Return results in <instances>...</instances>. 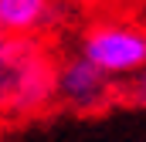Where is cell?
Segmentation results:
<instances>
[{
  "label": "cell",
  "instance_id": "2",
  "mask_svg": "<svg viewBox=\"0 0 146 142\" xmlns=\"http://www.w3.org/2000/svg\"><path fill=\"white\" fill-rule=\"evenodd\" d=\"M78 51L115 81H129L146 68V24L126 17L95 20L82 31Z\"/></svg>",
  "mask_w": 146,
  "mask_h": 142
},
{
  "label": "cell",
  "instance_id": "3",
  "mask_svg": "<svg viewBox=\"0 0 146 142\" xmlns=\"http://www.w3.org/2000/svg\"><path fill=\"white\" fill-rule=\"evenodd\" d=\"M119 95V81L92 64L82 51L54 61V102L72 112H102Z\"/></svg>",
  "mask_w": 146,
  "mask_h": 142
},
{
  "label": "cell",
  "instance_id": "4",
  "mask_svg": "<svg viewBox=\"0 0 146 142\" xmlns=\"http://www.w3.org/2000/svg\"><path fill=\"white\" fill-rule=\"evenodd\" d=\"M58 20V0H0V27L7 37H37Z\"/></svg>",
  "mask_w": 146,
  "mask_h": 142
},
{
  "label": "cell",
  "instance_id": "6",
  "mask_svg": "<svg viewBox=\"0 0 146 142\" xmlns=\"http://www.w3.org/2000/svg\"><path fill=\"white\" fill-rule=\"evenodd\" d=\"M0 44H7V34H3V27H0Z\"/></svg>",
  "mask_w": 146,
  "mask_h": 142
},
{
  "label": "cell",
  "instance_id": "1",
  "mask_svg": "<svg viewBox=\"0 0 146 142\" xmlns=\"http://www.w3.org/2000/svg\"><path fill=\"white\" fill-rule=\"evenodd\" d=\"M54 102V61L34 37L0 44V115H31Z\"/></svg>",
  "mask_w": 146,
  "mask_h": 142
},
{
  "label": "cell",
  "instance_id": "5",
  "mask_svg": "<svg viewBox=\"0 0 146 142\" xmlns=\"http://www.w3.org/2000/svg\"><path fill=\"white\" fill-rule=\"evenodd\" d=\"M122 95L129 98V105H136V108H146V68L139 71V74H133V78L126 81Z\"/></svg>",
  "mask_w": 146,
  "mask_h": 142
}]
</instances>
